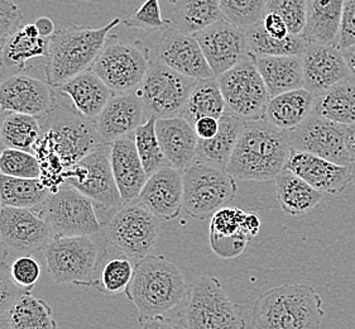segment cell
I'll return each instance as SVG.
<instances>
[{
  "mask_svg": "<svg viewBox=\"0 0 355 329\" xmlns=\"http://www.w3.org/2000/svg\"><path fill=\"white\" fill-rule=\"evenodd\" d=\"M40 119L42 132L32 152L41 164L43 184L55 192L64 183V171L104 142L95 121L80 115L60 94L53 107Z\"/></svg>",
  "mask_w": 355,
  "mask_h": 329,
  "instance_id": "1",
  "label": "cell"
},
{
  "mask_svg": "<svg viewBox=\"0 0 355 329\" xmlns=\"http://www.w3.org/2000/svg\"><path fill=\"white\" fill-rule=\"evenodd\" d=\"M291 146L286 132L267 119L244 122L227 170L235 179L267 181L284 171Z\"/></svg>",
  "mask_w": 355,
  "mask_h": 329,
  "instance_id": "2",
  "label": "cell"
},
{
  "mask_svg": "<svg viewBox=\"0 0 355 329\" xmlns=\"http://www.w3.org/2000/svg\"><path fill=\"white\" fill-rule=\"evenodd\" d=\"M189 285L178 266L162 255L135 262V273L125 295L138 309V317L167 315L185 301Z\"/></svg>",
  "mask_w": 355,
  "mask_h": 329,
  "instance_id": "3",
  "label": "cell"
},
{
  "mask_svg": "<svg viewBox=\"0 0 355 329\" xmlns=\"http://www.w3.org/2000/svg\"><path fill=\"white\" fill-rule=\"evenodd\" d=\"M253 327L261 329H318L325 317L322 298L311 285L284 284L257 298Z\"/></svg>",
  "mask_w": 355,
  "mask_h": 329,
  "instance_id": "4",
  "label": "cell"
},
{
  "mask_svg": "<svg viewBox=\"0 0 355 329\" xmlns=\"http://www.w3.org/2000/svg\"><path fill=\"white\" fill-rule=\"evenodd\" d=\"M121 18H114L101 28L70 26L58 29L49 38V53L44 76L53 87H58L81 72L90 70L104 49L107 37Z\"/></svg>",
  "mask_w": 355,
  "mask_h": 329,
  "instance_id": "5",
  "label": "cell"
},
{
  "mask_svg": "<svg viewBox=\"0 0 355 329\" xmlns=\"http://www.w3.org/2000/svg\"><path fill=\"white\" fill-rule=\"evenodd\" d=\"M180 328L242 329L247 327L244 309L229 298L220 279L200 276L187 290L178 308Z\"/></svg>",
  "mask_w": 355,
  "mask_h": 329,
  "instance_id": "6",
  "label": "cell"
},
{
  "mask_svg": "<svg viewBox=\"0 0 355 329\" xmlns=\"http://www.w3.org/2000/svg\"><path fill=\"white\" fill-rule=\"evenodd\" d=\"M95 236L56 237L51 239L43 252L47 271L55 282L95 287L96 272L109 255L107 242L101 244L103 237L95 239Z\"/></svg>",
  "mask_w": 355,
  "mask_h": 329,
  "instance_id": "7",
  "label": "cell"
},
{
  "mask_svg": "<svg viewBox=\"0 0 355 329\" xmlns=\"http://www.w3.org/2000/svg\"><path fill=\"white\" fill-rule=\"evenodd\" d=\"M158 230L159 219L135 199L123 204L101 222L100 235L109 248L138 262L153 250Z\"/></svg>",
  "mask_w": 355,
  "mask_h": 329,
  "instance_id": "8",
  "label": "cell"
},
{
  "mask_svg": "<svg viewBox=\"0 0 355 329\" xmlns=\"http://www.w3.org/2000/svg\"><path fill=\"white\" fill-rule=\"evenodd\" d=\"M110 150V144H99L64 174V183L93 201L101 222L124 204L114 179Z\"/></svg>",
  "mask_w": 355,
  "mask_h": 329,
  "instance_id": "9",
  "label": "cell"
},
{
  "mask_svg": "<svg viewBox=\"0 0 355 329\" xmlns=\"http://www.w3.org/2000/svg\"><path fill=\"white\" fill-rule=\"evenodd\" d=\"M150 49L139 40L125 42L109 35L92 70L114 94L135 92L150 69Z\"/></svg>",
  "mask_w": 355,
  "mask_h": 329,
  "instance_id": "10",
  "label": "cell"
},
{
  "mask_svg": "<svg viewBox=\"0 0 355 329\" xmlns=\"http://www.w3.org/2000/svg\"><path fill=\"white\" fill-rule=\"evenodd\" d=\"M184 210L193 219L204 221L234 201L235 178L227 170L193 162L182 171Z\"/></svg>",
  "mask_w": 355,
  "mask_h": 329,
  "instance_id": "11",
  "label": "cell"
},
{
  "mask_svg": "<svg viewBox=\"0 0 355 329\" xmlns=\"http://www.w3.org/2000/svg\"><path fill=\"white\" fill-rule=\"evenodd\" d=\"M38 210L49 223L52 238L95 236L101 230L93 201L67 183L50 192Z\"/></svg>",
  "mask_w": 355,
  "mask_h": 329,
  "instance_id": "12",
  "label": "cell"
},
{
  "mask_svg": "<svg viewBox=\"0 0 355 329\" xmlns=\"http://www.w3.org/2000/svg\"><path fill=\"white\" fill-rule=\"evenodd\" d=\"M218 81L229 112L245 122L264 118L270 99V92L250 53L234 67L218 76Z\"/></svg>",
  "mask_w": 355,
  "mask_h": 329,
  "instance_id": "13",
  "label": "cell"
},
{
  "mask_svg": "<svg viewBox=\"0 0 355 329\" xmlns=\"http://www.w3.org/2000/svg\"><path fill=\"white\" fill-rule=\"evenodd\" d=\"M196 80L172 70L158 60L150 61L142 84L137 89L147 119L180 115Z\"/></svg>",
  "mask_w": 355,
  "mask_h": 329,
  "instance_id": "14",
  "label": "cell"
},
{
  "mask_svg": "<svg viewBox=\"0 0 355 329\" xmlns=\"http://www.w3.org/2000/svg\"><path fill=\"white\" fill-rule=\"evenodd\" d=\"M52 239L50 226L38 209H0V241L8 255H36Z\"/></svg>",
  "mask_w": 355,
  "mask_h": 329,
  "instance_id": "15",
  "label": "cell"
},
{
  "mask_svg": "<svg viewBox=\"0 0 355 329\" xmlns=\"http://www.w3.org/2000/svg\"><path fill=\"white\" fill-rule=\"evenodd\" d=\"M345 126L311 113L297 128L286 132L293 150L306 151L339 164H350L344 142Z\"/></svg>",
  "mask_w": 355,
  "mask_h": 329,
  "instance_id": "16",
  "label": "cell"
},
{
  "mask_svg": "<svg viewBox=\"0 0 355 329\" xmlns=\"http://www.w3.org/2000/svg\"><path fill=\"white\" fill-rule=\"evenodd\" d=\"M58 93L46 79L15 74L0 83V112L41 118L53 107Z\"/></svg>",
  "mask_w": 355,
  "mask_h": 329,
  "instance_id": "17",
  "label": "cell"
},
{
  "mask_svg": "<svg viewBox=\"0 0 355 329\" xmlns=\"http://www.w3.org/2000/svg\"><path fill=\"white\" fill-rule=\"evenodd\" d=\"M193 36L216 78L249 55L245 31L227 19L215 22Z\"/></svg>",
  "mask_w": 355,
  "mask_h": 329,
  "instance_id": "18",
  "label": "cell"
},
{
  "mask_svg": "<svg viewBox=\"0 0 355 329\" xmlns=\"http://www.w3.org/2000/svg\"><path fill=\"white\" fill-rule=\"evenodd\" d=\"M156 60L192 79L216 78L196 37L173 27L164 29L157 43Z\"/></svg>",
  "mask_w": 355,
  "mask_h": 329,
  "instance_id": "19",
  "label": "cell"
},
{
  "mask_svg": "<svg viewBox=\"0 0 355 329\" xmlns=\"http://www.w3.org/2000/svg\"><path fill=\"white\" fill-rule=\"evenodd\" d=\"M304 87L315 95L324 93L350 75L348 65L338 44L307 42L301 53Z\"/></svg>",
  "mask_w": 355,
  "mask_h": 329,
  "instance_id": "20",
  "label": "cell"
},
{
  "mask_svg": "<svg viewBox=\"0 0 355 329\" xmlns=\"http://www.w3.org/2000/svg\"><path fill=\"white\" fill-rule=\"evenodd\" d=\"M138 201L159 221H172L184 209L182 172L173 166H164L148 176Z\"/></svg>",
  "mask_w": 355,
  "mask_h": 329,
  "instance_id": "21",
  "label": "cell"
},
{
  "mask_svg": "<svg viewBox=\"0 0 355 329\" xmlns=\"http://www.w3.org/2000/svg\"><path fill=\"white\" fill-rule=\"evenodd\" d=\"M286 170L299 175L319 192L336 195L352 183L350 164H339L306 151L291 149Z\"/></svg>",
  "mask_w": 355,
  "mask_h": 329,
  "instance_id": "22",
  "label": "cell"
},
{
  "mask_svg": "<svg viewBox=\"0 0 355 329\" xmlns=\"http://www.w3.org/2000/svg\"><path fill=\"white\" fill-rule=\"evenodd\" d=\"M147 121L142 98L137 90L114 94L107 106L95 119L100 138L104 144H112L121 137L133 133Z\"/></svg>",
  "mask_w": 355,
  "mask_h": 329,
  "instance_id": "23",
  "label": "cell"
},
{
  "mask_svg": "<svg viewBox=\"0 0 355 329\" xmlns=\"http://www.w3.org/2000/svg\"><path fill=\"white\" fill-rule=\"evenodd\" d=\"M110 146V164L114 179L123 203H130L138 199L148 179V174L143 167L135 146V132L115 140Z\"/></svg>",
  "mask_w": 355,
  "mask_h": 329,
  "instance_id": "24",
  "label": "cell"
},
{
  "mask_svg": "<svg viewBox=\"0 0 355 329\" xmlns=\"http://www.w3.org/2000/svg\"><path fill=\"white\" fill-rule=\"evenodd\" d=\"M156 132L164 158L170 166L182 172L195 162L199 137L184 117L157 118Z\"/></svg>",
  "mask_w": 355,
  "mask_h": 329,
  "instance_id": "25",
  "label": "cell"
},
{
  "mask_svg": "<svg viewBox=\"0 0 355 329\" xmlns=\"http://www.w3.org/2000/svg\"><path fill=\"white\" fill-rule=\"evenodd\" d=\"M49 53V38L41 36L35 23L24 24L1 43L0 64L1 79L8 71L12 75L31 70L29 62L43 58Z\"/></svg>",
  "mask_w": 355,
  "mask_h": 329,
  "instance_id": "26",
  "label": "cell"
},
{
  "mask_svg": "<svg viewBox=\"0 0 355 329\" xmlns=\"http://www.w3.org/2000/svg\"><path fill=\"white\" fill-rule=\"evenodd\" d=\"M244 215L242 209L227 205L211 215L210 244L218 256L227 260L238 258L253 239L243 227Z\"/></svg>",
  "mask_w": 355,
  "mask_h": 329,
  "instance_id": "27",
  "label": "cell"
},
{
  "mask_svg": "<svg viewBox=\"0 0 355 329\" xmlns=\"http://www.w3.org/2000/svg\"><path fill=\"white\" fill-rule=\"evenodd\" d=\"M56 90L72 101V106L80 115L93 121L114 95L113 90L92 69L67 80Z\"/></svg>",
  "mask_w": 355,
  "mask_h": 329,
  "instance_id": "28",
  "label": "cell"
},
{
  "mask_svg": "<svg viewBox=\"0 0 355 329\" xmlns=\"http://www.w3.org/2000/svg\"><path fill=\"white\" fill-rule=\"evenodd\" d=\"M315 94L300 87L272 96L266 109L264 119L284 132H290L305 122L313 112Z\"/></svg>",
  "mask_w": 355,
  "mask_h": 329,
  "instance_id": "29",
  "label": "cell"
},
{
  "mask_svg": "<svg viewBox=\"0 0 355 329\" xmlns=\"http://www.w3.org/2000/svg\"><path fill=\"white\" fill-rule=\"evenodd\" d=\"M244 122L245 121H243L242 118L227 109L219 119L218 133L213 138L199 140L195 162L210 164L225 170Z\"/></svg>",
  "mask_w": 355,
  "mask_h": 329,
  "instance_id": "30",
  "label": "cell"
},
{
  "mask_svg": "<svg viewBox=\"0 0 355 329\" xmlns=\"http://www.w3.org/2000/svg\"><path fill=\"white\" fill-rule=\"evenodd\" d=\"M253 58L270 92V98L304 87L301 55L253 56Z\"/></svg>",
  "mask_w": 355,
  "mask_h": 329,
  "instance_id": "31",
  "label": "cell"
},
{
  "mask_svg": "<svg viewBox=\"0 0 355 329\" xmlns=\"http://www.w3.org/2000/svg\"><path fill=\"white\" fill-rule=\"evenodd\" d=\"M344 0H307L306 42L338 44Z\"/></svg>",
  "mask_w": 355,
  "mask_h": 329,
  "instance_id": "32",
  "label": "cell"
},
{
  "mask_svg": "<svg viewBox=\"0 0 355 329\" xmlns=\"http://www.w3.org/2000/svg\"><path fill=\"white\" fill-rule=\"evenodd\" d=\"M275 181L278 204L287 215L306 214L324 198V193L290 170L284 169V171L279 172Z\"/></svg>",
  "mask_w": 355,
  "mask_h": 329,
  "instance_id": "33",
  "label": "cell"
},
{
  "mask_svg": "<svg viewBox=\"0 0 355 329\" xmlns=\"http://www.w3.org/2000/svg\"><path fill=\"white\" fill-rule=\"evenodd\" d=\"M313 113L343 126L355 123V78L349 75L316 95Z\"/></svg>",
  "mask_w": 355,
  "mask_h": 329,
  "instance_id": "34",
  "label": "cell"
},
{
  "mask_svg": "<svg viewBox=\"0 0 355 329\" xmlns=\"http://www.w3.org/2000/svg\"><path fill=\"white\" fill-rule=\"evenodd\" d=\"M0 328L55 329L57 323L50 305L27 290L18 296L7 317L0 323Z\"/></svg>",
  "mask_w": 355,
  "mask_h": 329,
  "instance_id": "35",
  "label": "cell"
},
{
  "mask_svg": "<svg viewBox=\"0 0 355 329\" xmlns=\"http://www.w3.org/2000/svg\"><path fill=\"white\" fill-rule=\"evenodd\" d=\"M225 110L227 104L221 93L218 78H211L196 80L180 115L193 126L202 117H214L220 119Z\"/></svg>",
  "mask_w": 355,
  "mask_h": 329,
  "instance_id": "36",
  "label": "cell"
},
{
  "mask_svg": "<svg viewBox=\"0 0 355 329\" xmlns=\"http://www.w3.org/2000/svg\"><path fill=\"white\" fill-rule=\"evenodd\" d=\"M173 6L171 27L189 35L224 19L219 0H176Z\"/></svg>",
  "mask_w": 355,
  "mask_h": 329,
  "instance_id": "37",
  "label": "cell"
},
{
  "mask_svg": "<svg viewBox=\"0 0 355 329\" xmlns=\"http://www.w3.org/2000/svg\"><path fill=\"white\" fill-rule=\"evenodd\" d=\"M50 192V189L43 184L41 178H15L0 172V195L3 205L38 209Z\"/></svg>",
  "mask_w": 355,
  "mask_h": 329,
  "instance_id": "38",
  "label": "cell"
},
{
  "mask_svg": "<svg viewBox=\"0 0 355 329\" xmlns=\"http://www.w3.org/2000/svg\"><path fill=\"white\" fill-rule=\"evenodd\" d=\"M41 132L42 124L38 117L0 112V133L6 147L32 152Z\"/></svg>",
  "mask_w": 355,
  "mask_h": 329,
  "instance_id": "39",
  "label": "cell"
},
{
  "mask_svg": "<svg viewBox=\"0 0 355 329\" xmlns=\"http://www.w3.org/2000/svg\"><path fill=\"white\" fill-rule=\"evenodd\" d=\"M248 51L253 56H278V55H301L305 50V38L290 35L284 40H277L270 36L262 22H257L245 29Z\"/></svg>",
  "mask_w": 355,
  "mask_h": 329,
  "instance_id": "40",
  "label": "cell"
},
{
  "mask_svg": "<svg viewBox=\"0 0 355 329\" xmlns=\"http://www.w3.org/2000/svg\"><path fill=\"white\" fill-rule=\"evenodd\" d=\"M135 269V262L128 256L121 253L112 258L107 256L101 265L95 289L109 295L125 293L133 278Z\"/></svg>",
  "mask_w": 355,
  "mask_h": 329,
  "instance_id": "41",
  "label": "cell"
},
{
  "mask_svg": "<svg viewBox=\"0 0 355 329\" xmlns=\"http://www.w3.org/2000/svg\"><path fill=\"white\" fill-rule=\"evenodd\" d=\"M156 119L150 117L135 130V146L148 176L168 164L157 137Z\"/></svg>",
  "mask_w": 355,
  "mask_h": 329,
  "instance_id": "42",
  "label": "cell"
},
{
  "mask_svg": "<svg viewBox=\"0 0 355 329\" xmlns=\"http://www.w3.org/2000/svg\"><path fill=\"white\" fill-rule=\"evenodd\" d=\"M0 172L26 179L41 178V164L33 152L6 147L0 153Z\"/></svg>",
  "mask_w": 355,
  "mask_h": 329,
  "instance_id": "43",
  "label": "cell"
},
{
  "mask_svg": "<svg viewBox=\"0 0 355 329\" xmlns=\"http://www.w3.org/2000/svg\"><path fill=\"white\" fill-rule=\"evenodd\" d=\"M268 0H219L224 19L245 29L261 21Z\"/></svg>",
  "mask_w": 355,
  "mask_h": 329,
  "instance_id": "44",
  "label": "cell"
},
{
  "mask_svg": "<svg viewBox=\"0 0 355 329\" xmlns=\"http://www.w3.org/2000/svg\"><path fill=\"white\" fill-rule=\"evenodd\" d=\"M266 12H275L281 15L291 35H304L307 18V0H268Z\"/></svg>",
  "mask_w": 355,
  "mask_h": 329,
  "instance_id": "45",
  "label": "cell"
},
{
  "mask_svg": "<svg viewBox=\"0 0 355 329\" xmlns=\"http://www.w3.org/2000/svg\"><path fill=\"white\" fill-rule=\"evenodd\" d=\"M123 23L130 28L143 29L147 32L166 29L171 27V18L164 19L162 10L159 6V0H146L135 15L127 19H123Z\"/></svg>",
  "mask_w": 355,
  "mask_h": 329,
  "instance_id": "46",
  "label": "cell"
},
{
  "mask_svg": "<svg viewBox=\"0 0 355 329\" xmlns=\"http://www.w3.org/2000/svg\"><path fill=\"white\" fill-rule=\"evenodd\" d=\"M10 276L18 287L32 290L42 276V267L33 255H21L9 265Z\"/></svg>",
  "mask_w": 355,
  "mask_h": 329,
  "instance_id": "47",
  "label": "cell"
},
{
  "mask_svg": "<svg viewBox=\"0 0 355 329\" xmlns=\"http://www.w3.org/2000/svg\"><path fill=\"white\" fill-rule=\"evenodd\" d=\"M27 290L15 284L10 276L9 266L6 262H3L0 265V323L4 321L9 309L12 308L18 296Z\"/></svg>",
  "mask_w": 355,
  "mask_h": 329,
  "instance_id": "48",
  "label": "cell"
},
{
  "mask_svg": "<svg viewBox=\"0 0 355 329\" xmlns=\"http://www.w3.org/2000/svg\"><path fill=\"white\" fill-rule=\"evenodd\" d=\"M23 19V10L15 0H0V43L21 27Z\"/></svg>",
  "mask_w": 355,
  "mask_h": 329,
  "instance_id": "49",
  "label": "cell"
},
{
  "mask_svg": "<svg viewBox=\"0 0 355 329\" xmlns=\"http://www.w3.org/2000/svg\"><path fill=\"white\" fill-rule=\"evenodd\" d=\"M355 44V0H344L341 12L338 46L345 50Z\"/></svg>",
  "mask_w": 355,
  "mask_h": 329,
  "instance_id": "50",
  "label": "cell"
},
{
  "mask_svg": "<svg viewBox=\"0 0 355 329\" xmlns=\"http://www.w3.org/2000/svg\"><path fill=\"white\" fill-rule=\"evenodd\" d=\"M264 31L277 40H284L290 36V31L284 18L275 12H266L261 19Z\"/></svg>",
  "mask_w": 355,
  "mask_h": 329,
  "instance_id": "51",
  "label": "cell"
},
{
  "mask_svg": "<svg viewBox=\"0 0 355 329\" xmlns=\"http://www.w3.org/2000/svg\"><path fill=\"white\" fill-rule=\"evenodd\" d=\"M193 128L199 140L213 138L219 130V119L214 117H202L195 122Z\"/></svg>",
  "mask_w": 355,
  "mask_h": 329,
  "instance_id": "52",
  "label": "cell"
},
{
  "mask_svg": "<svg viewBox=\"0 0 355 329\" xmlns=\"http://www.w3.org/2000/svg\"><path fill=\"white\" fill-rule=\"evenodd\" d=\"M138 324L142 328H180L178 323L173 322L167 315L138 317Z\"/></svg>",
  "mask_w": 355,
  "mask_h": 329,
  "instance_id": "53",
  "label": "cell"
},
{
  "mask_svg": "<svg viewBox=\"0 0 355 329\" xmlns=\"http://www.w3.org/2000/svg\"><path fill=\"white\" fill-rule=\"evenodd\" d=\"M243 227L247 230L249 236L252 238L259 235V230L262 227V222H261V217L258 213H247L244 215V221H243Z\"/></svg>",
  "mask_w": 355,
  "mask_h": 329,
  "instance_id": "54",
  "label": "cell"
},
{
  "mask_svg": "<svg viewBox=\"0 0 355 329\" xmlns=\"http://www.w3.org/2000/svg\"><path fill=\"white\" fill-rule=\"evenodd\" d=\"M344 142H345V149H347L349 158H350V164H352L355 161V123L345 126Z\"/></svg>",
  "mask_w": 355,
  "mask_h": 329,
  "instance_id": "55",
  "label": "cell"
},
{
  "mask_svg": "<svg viewBox=\"0 0 355 329\" xmlns=\"http://www.w3.org/2000/svg\"><path fill=\"white\" fill-rule=\"evenodd\" d=\"M35 24L37 26V28H38V32H40V35L43 37H46V38H50L56 31H55V23L53 21L49 18V17H41V18H38L36 22H35Z\"/></svg>",
  "mask_w": 355,
  "mask_h": 329,
  "instance_id": "56",
  "label": "cell"
},
{
  "mask_svg": "<svg viewBox=\"0 0 355 329\" xmlns=\"http://www.w3.org/2000/svg\"><path fill=\"white\" fill-rule=\"evenodd\" d=\"M341 51H343V55H344V58H345V62L348 65L350 75L355 78V44L352 46V47H348V49Z\"/></svg>",
  "mask_w": 355,
  "mask_h": 329,
  "instance_id": "57",
  "label": "cell"
},
{
  "mask_svg": "<svg viewBox=\"0 0 355 329\" xmlns=\"http://www.w3.org/2000/svg\"><path fill=\"white\" fill-rule=\"evenodd\" d=\"M7 250L4 248V246H3L1 241H0V265H1L3 262H6V258H7Z\"/></svg>",
  "mask_w": 355,
  "mask_h": 329,
  "instance_id": "58",
  "label": "cell"
},
{
  "mask_svg": "<svg viewBox=\"0 0 355 329\" xmlns=\"http://www.w3.org/2000/svg\"><path fill=\"white\" fill-rule=\"evenodd\" d=\"M350 169H352V183H353L355 186V161L350 164Z\"/></svg>",
  "mask_w": 355,
  "mask_h": 329,
  "instance_id": "59",
  "label": "cell"
},
{
  "mask_svg": "<svg viewBox=\"0 0 355 329\" xmlns=\"http://www.w3.org/2000/svg\"><path fill=\"white\" fill-rule=\"evenodd\" d=\"M6 149V144L3 142V138H1V133H0V153H1V151Z\"/></svg>",
  "mask_w": 355,
  "mask_h": 329,
  "instance_id": "60",
  "label": "cell"
},
{
  "mask_svg": "<svg viewBox=\"0 0 355 329\" xmlns=\"http://www.w3.org/2000/svg\"><path fill=\"white\" fill-rule=\"evenodd\" d=\"M0 83H1V64H0Z\"/></svg>",
  "mask_w": 355,
  "mask_h": 329,
  "instance_id": "61",
  "label": "cell"
},
{
  "mask_svg": "<svg viewBox=\"0 0 355 329\" xmlns=\"http://www.w3.org/2000/svg\"><path fill=\"white\" fill-rule=\"evenodd\" d=\"M3 207V203H1V195H0V209Z\"/></svg>",
  "mask_w": 355,
  "mask_h": 329,
  "instance_id": "62",
  "label": "cell"
}]
</instances>
